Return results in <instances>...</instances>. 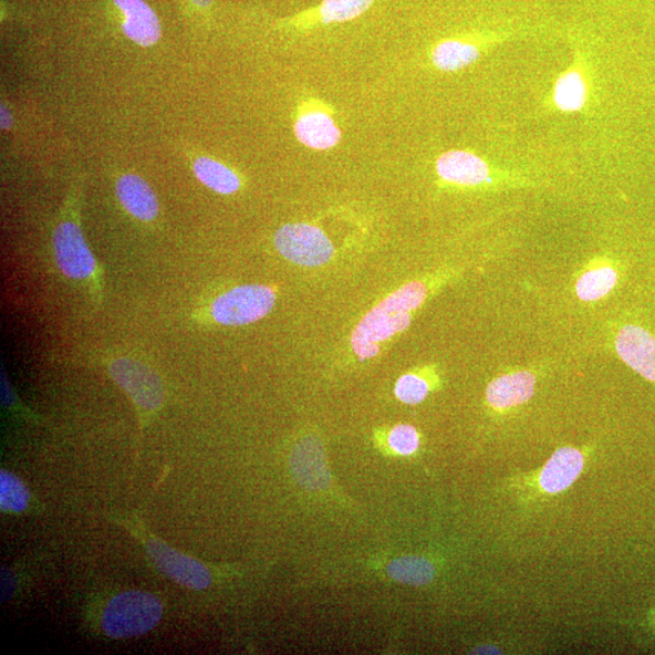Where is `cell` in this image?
Returning a JSON list of instances; mask_svg holds the SVG:
<instances>
[{
	"instance_id": "2",
	"label": "cell",
	"mask_w": 655,
	"mask_h": 655,
	"mask_svg": "<svg viewBox=\"0 0 655 655\" xmlns=\"http://www.w3.org/2000/svg\"><path fill=\"white\" fill-rule=\"evenodd\" d=\"M163 616V604L146 591H127L113 597L103 613L104 633L115 640L142 636L154 630Z\"/></svg>"
},
{
	"instance_id": "26",
	"label": "cell",
	"mask_w": 655,
	"mask_h": 655,
	"mask_svg": "<svg viewBox=\"0 0 655 655\" xmlns=\"http://www.w3.org/2000/svg\"><path fill=\"white\" fill-rule=\"evenodd\" d=\"M654 624H655V616H654Z\"/></svg>"
},
{
	"instance_id": "25",
	"label": "cell",
	"mask_w": 655,
	"mask_h": 655,
	"mask_svg": "<svg viewBox=\"0 0 655 655\" xmlns=\"http://www.w3.org/2000/svg\"><path fill=\"white\" fill-rule=\"evenodd\" d=\"M191 2L198 7L207 8L211 4L212 0H191Z\"/></svg>"
},
{
	"instance_id": "22",
	"label": "cell",
	"mask_w": 655,
	"mask_h": 655,
	"mask_svg": "<svg viewBox=\"0 0 655 655\" xmlns=\"http://www.w3.org/2000/svg\"><path fill=\"white\" fill-rule=\"evenodd\" d=\"M430 392V385L417 374H406L399 377L395 387L396 397L406 405H419Z\"/></svg>"
},
{
	"instance_id": "7",
	"label": "cell",
	"mask_w": 655,
	"mask_h": 655,
	"mask_svg": "<svg viewBox=\"0 0 655 655\" xmlns=\"http://www.w3.org/2000/svg\"><path fill=\"white\" fill-rule=\"evenodd\" d=\"M585 453L574 447H563L553 453L543 468L524 475L526 486L534 496H559L571 488L585 468Z\"/></svg>"
},
{
	"instance_id": "16",
	"label": "cell",
	"mask_w": 655,
	"mask_h": 655,
	"mask_svg": "<svg viewBox=\"0 0 655 655\" xmlns=\"http://www.w3.org/2000/svg\"><path fill=\"white\" fill-rule=\"evenodd\" d=\"M194 171L201 184L221 195H232L241 187V181L231 169L207 157L195 162Z\"/></svg>"
},
{
	"instance_id": "3",
	"label": "cell",
	"mask_w": 655,
	"mask_h": 655,
	"mask_svg": "<svg viewBox=\"0 0 655 655\" xmlns=\"http://www.w3.org/2000/svg\"><path fill=\"white\" fill-rule=\"evenodd\" d=\"M275 294L268 285L247 284L231 289L212 301L211 319L222 325H247L272 311Z\"/></svg>"
},
{
	"instance_id": "1",
	"label": "cell",
	"mask_w": 655,
	"mask_h": 655,
	"mask_svg": "<svg viewBox=\"0 0 655 655\" xmlns=\"http://www.w3.org/2000/svg\"><path fill=\"white\" fill-rule=\"evenodd\" d=\"M427 297L422 282H410L384 299L371 310L355 328L351 345L360 360L380 354V345L405 332L412 322V312L419 309Z\"/></svg>"
},
{
	"instance_id": "5",
	"label": "cell",
	"mask_w": 655,
	"mask_h": 655,
	"mask_svg": "<svg viewBox=\"0 0 655 655\" xmlns=\"http://www.w3.org/2000/svg\"><path fill=\"white\" fill-rule=\"evenodd\" d=\"M107 368L113 380L127 393L143 415L156 413L164 402L159 376L143 362L133 358H112Z\"/></svg>"
},
{
	"instance_id": "4",
	"label": "cell",
	"mask_w": 655,
	"mask_h": 655,
	"mask_svg": "<svg viewBox=\"0 0 655 655\" xmlns=\"http://www.w3.org/2000/svg\"><path fill=\"white\" fill-rule=\"evenodd\" d=\"M274 246L280 254L300 267L318 268L334 256L331 239L309 223H287L275 232Z\"/></svg>"
},
{
	"instance_id": "20",
	"label": "cell",
	"mask_w": 655,
	"mask_h": 655,
	"mask_svg": "<svg viewBox=\"0 0 655 655\" xmlns=\"http://www.w3.org/2000/svg\"><path fill=\"white\" fill-rule=\"evenodd\" d=\"M30 493L27 486L15 475L0 472V507L6 512L19 513L28 509Z\"/></svg>"
},
{
	"instance_id": "13",
	"label": "cell",
	"mask_w": 655,
	"mask_h": 655,
	"mask_svg": "<svg viewBox=\"0 0 655 655\" xmlns=\"http://www.w3.org/2000/svg\"><path fill=\"white\" fill-rule=\"evenodd\" d=\"M116 191L122 206L138 220L153 221L158 216V200L149 185L134 174L119 178Z\"/></svg>"
},
{
	"instance_id": "24",
	"label": "cell",
	"mask_w": 655,
	"mask_h": 655,
	"mask_svg": "<svg viewBox=\"0 0 655 655\" xmlns=\"http://www.w3.org/2000/svg\"><path fill=\"white\" fill-rule=\"evenodd\" d=\"M12 123L10 112L7 106L2 105L0 108V124H2V129H9Z\"/></svg>"
},
{
	"instance_id": "11",
	"label": "cell",
	"mask_w": 655,
	"mask_h": 655,
	"mask_svg": "<svg viewBox=\"0 0 655 655\" xmlns=\"http://www.w3.org/2000/svg\"><path fill=\"white\" fill-rule=\"evenodd\" d=\"M436 169L440 178L453 184L477 186L490 180L488 164L466 150H450L440 156Z\"/></svg>"
},
{
	"instance_id": "23",
	"label": "cell",
	"mask_w": 655,
	"mask_h": 655,
	"mask_svg": "<svg viewBox=\"0 0 655 655\" xmlns=\"http://www.w3.org/2000/svg\"><path fill=\"white\" fill-rule=\"evenodd\" d=\"M419 434L410 425H398L388 435V445L399 456H412L418 450Z\"/></svg>"
},
{
	"instance_id": "9",
	"label": "cell",
	"mask_w": 655,
	"mask_h": 655,
	"mask_svg": "<svg viewBox=\"0 0 655 655\" xmlns=\"http://www.w3.org/2000/svg\"><path fill=\"white\" fill-rule=\"evenodd\" d=\"M614 346L630 368L655 383V337L645 328L624 325L615 335Z\"/></svg>"
},
{
	"instance_id": "12",
	"label": "cell",
	"mask_w": 655,
	"mask_h": 655,
	"mask_svg": "<svg viewBox=\"0 0 655 655\" xmlns=\"http://www.w3.org/2000/svg\"><path fill=\"white\" fill-rule=\"evenodd\" d=\"M124 15L123 31L133 42L142 46L155 45L160 38V24L144 0H115Z\"/></svg>"
},
{
	"instance_id": "8",
	"label": "cell",
	"mask_w": 655,
	"mask_h": 655,
	"mask_svg": "<svg viewBox=\"0 0 655 655\" xmlns=\"http://www.w3.org/2000/svg\"><path fill=\"white\" fill-rule=\"evenodd\" d=\"M144 543L158 570L175 583L193 590H205L210 585L211 575L204 563L153 537L145 539Z\"/></svg>"
},
{
	"instance_id": "6",
	"label": "cell",
	"mask_w": 655,
	"mask_h": 655,
	"mask_svg": "<svg viewBox=\"0 0 655 655\" xmlns=\"http://www.w3.org/2000/svg\"><path fill=\"white\" fill-rule=\"evenodd\" d=\"M53 243L58 267L67 279L74 281L96 279L97 262L77 222L62 221L54 232Z\"/></svg>"
},
{
	"instance_id": "18",
	"label": "cell",
	"mask_w": 655,
	"mask_h": 655,
	"mask_svg": "<svg viewBox=\"0 0 655 655\" xmlns=\"http://www.w3.org/2000/svg\"><path fill=\"white\" fill-rule=\"evenodd\" d=\"M478 56H480V50L475 45L446 41L436 46L433 61L439 70L455 72L474 64Z\"/></svg>"
},
{
	"instance_id": "17",
	"label": "cell",
	"mask_w": 655,
	"mask_h": 655,
	"mask_svg": "<svg viewBox=\"0 0 655 655\" xmlns=\"http://www.w3.org/2000/svg\"><path fill=\"white\" fill-rule=\"evenodd\" d=\"M586 83L578 71L561 75L553 90V103L563 112L581 111L586 104Z\"/></svg>"
},
{
	"instance_id": "21",
	"label": "cell",
	"mask_w": 655,
	"mask_h": 655,
	"mask_svg": "<svg viewBox=\"0 0 655 655\" xmlns=\"http://www.w3.org/2000/svg\"><path fill=\"white\" fill-rule=\"evenodd\" d=\"M374 0H323L319 15L323 23L345 22L368 10Z\"/></svg>"
},
{
	"instance_id": "10",
	"label": "cell",
	"mask_w": 655,
	"mask_h": 655,
	"mask_svg": "<svg viewBox=\"0 0 655 655\" xmlns=\"http://www.w3.org/2000/svg\"><path fill=\"white\" fill-rule=\"evenodd\" d=\"M537 375L531 371L501 374L487 387L488 406L498 413H508L523 406L534 396Z\"/></svg>"
},
{
	"instance_id": "14",
	"label": "cell",
	"mask_w": 655,
	"mask_h": 655,
	"mask_svg": "<svg viewBox=\"0 0 655 655\" xmlns=\"http://www.w3.org/2000/svg\"><path fill=\"white\" fill-rule=\"evenodd\" d=\"M301 144L313 149H330L340 141V131L333 119L322 112L306 113L295 124Z\"/></svg>"
},
{
	"instance_id": "15",
	"label": "cell",
	"mask_w": 655,
	"mask_h": 655,
	"mask_svg": "<svg viewBox=\"0 0 655 655\" xmlns=\"http://www.w3.org/2000/svg\"><path fill=\"white\" fill-rule=\"evenodd\" d=\"M618 283V272L609 263H597L585 270L575 283L579 300L595 302L606 298Z\"/></svg>"
},
{
	"instance_id": "19",
	"label": "cell",
	"mask_w": 655,
	"mask_h": 655,
	"mask_svg": "<svg viewBox=\"0 0 655 655\" xmlns=\"http://www.w3.org/2000/svg\"><path fill=\"white\" fill-rule=\"evenodd\" d=\"M387 573L401 583L425 585L434 581L436 571L430 561L419 557H407L389 563Z\"/></svg>"
}]
</instances>
